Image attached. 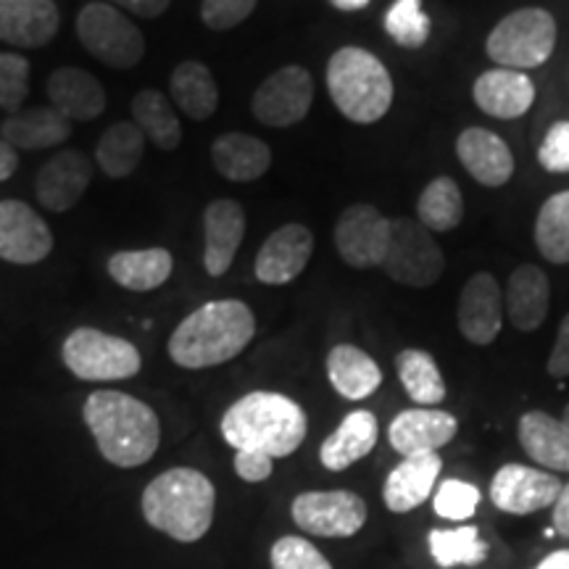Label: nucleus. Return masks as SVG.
<instances>
[{"label":"nucleus","instance_id":"1","mask_svg":"<svg viewBox=\"0 0 569 569\" xmlns=\"http://www.w3.org/2000/svg\"><path fill=\"white\" fill-rule=\"evenodd\" d=\"M82 417L101 457L113 467H140L159 451L161 422L140 398L119 390H96L84 401Z\"/></svg>","mask_w":569,"mask_h":569},{"label":"nucleus","instance_id":"2","mask_svg":"<svg viewBox=\"0 0 569 569\" xmlns=\"http://www.w3.org/2000/svg\"><path fill=\"white\" fill-rule=\"evenodd\" d=\"M256 317L238 298L209 301L177 325L169 338V356L182 369H209L232 361L251 346Z\"/></svg>","mask_w":569,"mask_h":569},{"label":"nucleus","instance_id":"3","mask_svg":"<svg viewBox=\"0 0 569 569\" xmlns=\"http://www.w3.org/2000/svg\"><path fill=\"white\" fill-rule=\"evenodd\" d=\"M309 432L306 411L293 398L253 390L232 403L222 417V436L234 451L264 453L269 459H284L296 453Z\"/></svg>","mask_w":569,"mask_h":569},{"label":"nucleus","instance_id":"4","mask_svg":"<svg viewBox=\"0 0 569 569\" xmlns=\"http://www.w3.org/2000/svg\"><path fill=\"white\" fill-rule=\"evenodd\" d=\"M213 507H217L213 482L190 467L167 469L142 490L146 522L180 543H196L209 532Z\"/></svg>","mask_w":569,"mask_h":569},{"label":"nucleus","instance_id":"5","mask_svg":"<svg viewBox=\"0 0 569 569\" xmlns=\"http://www.w3.org/2000/svg\"><path fill=\"white\" fill-rule=\"evenodd\" d=\"M327 90L332 103L353 124H375L393 106V77L386 63L365 48L346 46L327 61Z\"/></svg>","mask_w":569,"mask_h":569},{"label":"nucleus","instance_id":"6","mask_svg":"<svg viewBox=\"0 0 569 569\" xmlns=\"http://www.w3.org/2000/svg\"><path fill=\"white\" fill-rule=\"evenodd\" d=\"M557 48V21L546 9L530 6L503 17L490 30L486 53L501 69L528 71L543 67Z\"/></svg>","mask_w":569,"mask_h":569},{"label":"nucleus","instance_id":"7","mask_svg":"<svg viewBox=\"0 0 569 569\" xmlns=\"http://www.w3.org/2000/svg\"><path fill=\"white\" fill-rule=\"evenodd\" d=\"M61 359L74 377L84 382L130 380L140 372V351L130 340L109 336L96 327H77L63 340Z\"/></svg>","mask_w":569,"mask_h":569},{"label":"nucleus","instance_id":"8","mask_svg":"<svg viewBox=\"0 0 569 569\" xmlns=\"http://www.w3.org/2000/svg\"><path fill=\"white\" fill-rule=\"evenodd\" d=\"M77 38L92 59L111 69H132L146 56L142 32L109 3H88L77 13Z\"/></svg>","mask_w":569,"mask_h":569},{"label":"nucleus","instance_id":"9","mask_svg":"<svg viewBox=\"0 0 569 569\" xmlns=\"http://www.w3.org/2000/svg\"><path fill=\"white\" fill-rule=\"evenodd\" d=\"M382 269L390 280L407 288H432L446 272V256L432 232L417 219H390V243Z\"/></svg>","mask_w":569,"mask_h":569},{"label":"nucleus","instance_id":"10","mask_svg":"<svg viewBox=\"0 0 569 569\" xmlns=\"http://www.w3.org/2000/svg\"><path fill=\"white\" fill-rule=\"evenodd\" d=\"M293 522L317 538H351L365 528L367 503L351 490H309L290 507Z\"/></svg>","mask_w":569,"mask_h":569},{"label":"nucleus","instance_id":"11","mask_svg":"<svg viewBox=\"0 0 569 569\" xmlns=\"http://www.w3.org/2000/svg\"><path fill=\"white\" fill-rule=\"evenodd\" d=\"M315 103V80L303 67H282L253 92V117L267 127H293L303 122Z\"/></svg>","mask_w":569,"mask_h":569},{"label":"nucleus","instance_id":"12","mask_svg":"<svg viewBox=\"0 0 569 569\" xmlns=\"http://www.w3.org/2000/svg\"><path fill=\"white\" fill-rule=\"evenodd\" d=\"M390 243V219L375 206L353 203L340 213L336 224V248L340 259L353 269L382 267Z\"/></svg>","mask_w":569,"mask_h":569},{"label":"nucleus","instance_id":"13","mask_svg":"<svg viewBox=\"0 0 569 569\" xmlns=\"http://www.w3.org/2000/svg\"><path fill=\"white\" fill-rule=\"evenodd\" d=\"M561 486L565 482L549 469L507 465L498 469L493 482H490V501L507 515L525 517L532 515V511L553 507L561 493Z\"/></svg>","mask_w":569,"mask_h":569},{"label":"nucleus","instance_id":"14","mask_svg":"<svg viewBox=\"0 0 569 569\" xmlns=\"http://www.w3.org/2000/svg\"><path fill=\"white\" fill-rule=\"evenodd\" d=\"M53 251L51 227L24 201H0V259L9 264H40Z\"/></svg>","mask_w":569,"mask_h":569},{"label":"nucleus","instance_id":"15","mask_svg":"<svg viewBox=\"0 0 569 569\" xmlns=\"http://www.w3.org/2000/svg\"><path fill=\"white\" fill-rule=\"evenodd\" d=\"M457 322L461 336L475 346H490L503 325V293L493 274L478 272L459 293Z\"/></svg>","mask_w":569,"mask_h":569},{"label":"nucleus","instance_id":"16","mask_svg":"<svg viewBox=\"0 0 569 569\" xmlns=\"http://www.w3.org/2000/svg\"><path fill=\"white\" fill-rule=\"evenodd\" d=\"M315 253V234L303 224H282L264 240L256 256V280L264 284H288L309 267Z\"/></svg>","mask_w":569,"mask_h":569},{"label":"nucleus","instance_id":"17","mask_svg":"<svg viewBox=\"0 0 569 569\" xmlns=\"http://www.w3.org/2000/svg\"><path fill=\"white\" fill-rule=\"evenodd\" d=\"M459 422L457 417L448 415L440 409H407L401 411L388 427V440L390 446L407 457H419V453H438V448H443L457 438Z\"/></svg>","mask_w":569,"mask_h":569},{"label":"nucleus","instance_id":"18","mask_svg":"<svg viewBox=\"0 0 569 569\" xmlns=\"http://www.w3.org/2000/svg\"><path fill=\"white\" fill-rule=\"evenodd\" d=\"M92 182V163L80 151H61L46 161L40 169L34 193L48 211L63 213L74 209L88 193Z\"/></svg>","mask_w":569,"mask_h":569},{"label":"nucleus","instance_id":"19","mask_svg":"<svg viewBox=\"0 0 569 569\" xmlns=\"http://www.w3.org/2000/svg\"><path fill=\"white\" fill-rule=\"evenodd\" d=\"M203 267L211 277L230 272L238 248L246 238V211L232 198H219L203 211Z\"/></svg>","mask_w":569,"mask_h":569},{"label":"nucleus","instance_id":"20","mask_svg":"<svg viewBox=\"0 0 569 569\" xmlns=\"http://www.w3.org/2000/svg\"><path fill=\"white\" fill-rule=\"evenodd\" d=\"M457 156L475 182L486 188H501L515 174V156L507 140L486 127H467L457 138Z\"/></svg>","mask_w":569,"mask_h":569},{"label":"nucleus","instance_id":"21","mask_svg":"<svg viewBox=\"0 0 569 569\" xmlns=\"http://www.w3.org/2000/svg\"><path fill=\"white\" fill-rule=\"evenodd\" d=\"M472 98L478 109L496 119H519L536 103V84L525 71L490 69L475 80Z\"/></svg>","mask_w":569,"mask_h":569},{"label":"nucleus","instance_id":"22","mask_svg":"<svg viewBox=\"0 0 569 569\" xmlns=\"http://www.w3.org/2000/svg\"><path fill=\"white\" fill-rule=\"evenodd\" d=\"M61 13L53 0H0V40L17 48H42L56 38Z\"/></svg>","mask_w":569,"mask_h":569},{"label":"nucleus","instance_id":"23","mask_svg":"<svg viewBox=\"0 0 569 569\" xmlns=\"http://www.w3.org/2000/svg\"><path fill=\"white\" fill-rule=\"evenodd\" d=\"M48 98L56 111L77 122H92L106 111V90L96 74L77 67H61L48 77Z\"/></svg>","mask_w":569,"mask_h":569},{"label":"nucleus","instance_id":"24","mask_svg":"<svg viewBox=\"0 0 569 569\" xmlns=\"http://www.w3.org/2000/svg\"><path fill=\"white\" fill-rule=\"evenodd\" d=\"M211 163L224 180L253 182L272 167V151L261 138L246 132H224L213 140Z\"/></svg>","mask_w":569,"mask_h":569},{"label":"nucleus","instance_id":"25","mask_svg":"<svg viewBox=\"0 0 569 569\" xmlns=\"http://www.w3.org/2000/svg\"><path fill=\"white\" fill-rule=\"evenodd\" d=\"M551 284L536 264L517 267L507 284V315L519 332H536L549 317Z\"/></svg>","mask_w":569,"mask_h":569},{"label":"nucleus","instance_id":"26","mask_svg":"<svg viewBox=\"0 0 569 569\" xmlns=\"http://www.w3.org/2000/svg\"><path fill=\"white\" fill-rule=\"evenodd\" d=\"M440 469H443V459L438 453H419V457H407L398 465L393 472L388 475L386 488H382V498L386 507L396 515L417 509L430 498L432 488H436Z\"/></svg>","mask_w":569,"mask_h":569},{"label":"nucleus","instance_id":"27","mask_svg":"<svg viewBox=\"0 0 569 569\" xmlns=\"http://www.w3.org/2000/svg\"><path fill=\"white\" fill-rule=\"evenodd\" d=\"M519 446L532 461L549 472H569V427L546 411L519 417Z\"/></svg>","mask_w":569,"mask_h":569},{"label":"nucleus","instance_id":"28","mask_svg":"<svg viewBox=\"0 0 569 569\" xmlns=\"http://www.w3.org/2000/svg\"><path fill=\"white\" fill-rule=\"evenodd\" d=\"M71 134L69 119L53 106H32L11 113L0 127V138L21 151H46L61 146Z\"/></svg>","mask_w":569,"mask_h":569},{"label":"nucleus","instance_id":"29","mask_svg":"<svg viewBox=\"0 0 569 569\" xmlns=\"http://www.w3.org/2000/svg\"><path fill=\"white\" fill-rule=\"evenodd\" d=\"M377 446V417L372 411L359 409L346 415L343 422L338 425V430L319 448V459L330 472H343L359 459H365L367 453H372Z\"/></svg>","mask_w":569,"mask_h":569},{"label":"nucleus","instance_id":"30","mask_svg":"<svg viewBox=\"0 0 569 569\" xmlns=\"http://www.w3.org/2000/svg\"><path fill=\"white\" fill-rule=\"evenodd\" d=\"M327 377L346 401H361L382 386V369L372 356L348 343H340L327 353Z\"/></svg>","mask_w":569,"mask_h":569},{"label":"nucleus","instance_id":"31","mask_svg":"<svg viewBox=\"0 0 569 569\" xmlns=\"http://www.w3.org/2000/svg\"><path fill=\"white\" fill-rule=\"evenodd\" d=\"M169 92H172V103L177 109L196 122H206L219 109L217 80L201 61L177 63L172 80H169Z\"/></svg>","mask_w":569,"mask_h":569},{"label":"nucleus","instance_id":"32","mask_svg":"<svg viewBox=\"0 0 569 569\" xmlns=\"http://www.w3.org/2000/svg\"><path fill=\"white\" fill-rule=\"evenodd\" d=\"M174 259L167 248H146V251H119L109 259V274L117 284L134 293L161 288L172 277Z\"/></svg>","mask_w":569,"mask_h":569},{"label":"nucleus","instance_id":"33","mask_svg":"<svg viewBox=\"0 0 569 569\" xmlns=\"http://www.w3.org/2000/svg\"><path fill=\"white\" fill-rule=\"evenodd\" d=\"M132 119L142 138L153 142L159 151H174L182 142V127L174 106L159 90H140L132 98Z\"/></svg>","mask_w":569,"mask_h":569},{"label":"nucleus","instance_id":"34","mask_svg":"<svg viewBox=\"0 0 569 569\" xmlns=\"http://www.w3.org/2000/svg\"><path fill=\"white\" fill-rule=\"evenodd\" d=\"M146 153V138L134 122H117L101 134L96 148V161L111 180L130 177Z\"/></svg>","mask_w":569,"mask_h":569},{"label":"nucleus","instance_id":"35","mask_svg":"<svg viewBox=\"0 0 569 569\" xmlns=\"http://www.w3.org/2000/svg\"><path fill=\"white\" fill-rule=\"evenodd\" d=\"M396 369L403 390L419 407L430 409L446 398V382L438 369V361L422 348H407V351L398 353Z\"/></svg>","mask_w":569,"mask_h":569},{"label":"nucleus","instance_id":"36","mask_svg":"<svg viewBox=\"0 0 569 569\" xmlns=\"http://www.w3.org/2000/svg\"><path fill=\"white\" fill-rule=\"evenodd\" d=\"M461 217H465V198L457 180L436 177L419 196L417 222L430 232H451L459 227Z\"/></svg>","mask_w":569,"mask_h":569},{"label":"nucleus","instance_id":"37","mask_svg":"<svg viewBox=\"0 0 569 569\" xmlns=\"http://www.w3.org/2000/svg\"><path fill=\"white\" fill-rule=\"evenodd\" d=\"M430 557L438 567H480L488 559V543L480 538V530L475 525H461L453 530H432L427 538Z\"/></svg>","mask_w":569,"mask_h":569},{"label":"nucleus","instance_id":"38","mask_svg":"<svg viewBox=\"0 0 569 569\" xmlns=\"http://www.w3.org/2000/svg\"><path fill=\"white\" fill-rule=\"evenodd\" d=\"M536 246L551 264H569V190H561L540 206Z\"/></svg>","mask_w":569,"mask_h":569},{"label":"nucleus","instance_id":"39","mask_svg":"<svg viewBox=\"0 0 569 569\" xmlns=\"http://www.w3.org/2000/svg\"><path fill=\"white\" fill-rule=\"evenodd\" d=\"M386 32L407 51L422 48L430 40V17L422 9V0H396L386 13Z\"/></svg>","mask_w":569,"mask_h":569},{"label":"nucleus","instance_id":"40","mask_svg":"<svg viewBox=\"0 0 569 569\" xmlns=\"http://www.w3.org/2000/svg\"><path fill=\"white\" fill-rule=\"evenodd\" d=\"M30 96V61L19 53H0V109L17 113Z\"/></svg>","mask_w":569,"mask_h":569},{"label":"nucleus","instance_id":"41","mask_svg":"<svg viewBox=\"0 0 569 569\" xmlns=\"http://www.w3.org/2000/svg\"><path fill=\"white\" fill-rule=\"evenodd\" d=\"M480 503V490L472 482L465 480H446L440 482L432 498V509L438 517L451 519V522H465V519L475 517Z\"/></svg>","mask_w":569,"mask_h":569},{"label":"nucleus","instance_id":"42","mask_svg":"<svg viewBox=\"0 0 569 569\" xmlns=\"http://www.w3.org/2000/svg\"><path fill=\"white\" fill-rule=\"evenodd\" d=\"M272 569H332L325 553L306 538L284 536L269 551Z\"/></svg>","mask_w":569,"mask_h":569},{"label":"nucleus","instance_id":"43","mask_svg":"<svg viewBox=\"0 0 569 569\" xmlns=\"http://www.w3.org/2000/svg\"><path fill=\"white\" fill-rule=\"evenodd\" d=\"M259 0H203L201 19L213 32H227L251 17Z\"/></svg>","mask_w":569,"mask_h":569},{"label":"nucleus","instance_id":"44","mask_svg":"<svg viewBox=\"0 0 569 569\" xmlns=\"http://www.w3.org/2000/svg\"><path fill=\"white\" fill-rule=\"evenodd\" d=\"M538 163L551 174L569 172V122H557L538 148Z\"/></svg>","mask_w":569,"mask_h":569},{"label":"nucleus","instance_id":"45","mask_svg":"<svg viewBox=\"0 0 569 569\" xmlns=\"http://www.w3.org/2000/svg\"><path fill=\"white\" fill-rule=\"evenodd\" d=\"M274 459L264 457V453H251V451H238L234 453V472L240 480L246 482H264L272 478Z\"/></svg>","mask_w":569,"mask_h":569},{"label":"nucleus","instance_id":"46","mask_svg":"<svg viewBox=\"0 0 569 569\" xmlns=\"http://www.w3.org/2000/svg\"><path fill=\"white\" fill-rule=\"evenodd\" d=\"M549 375L557 377H569V315L559 322V332H557V343H553V351L549 356Z\"/></svg>","mask_w":569,"mask_h":569},{"label":"nucleus","instance_id":"47","mask_svg":"<svg viewBox=\"0 0 569 569\" xmlns=\"http://www.w3.org/2000/svg\"><path fill=\"white\" fill-rule=\"evenodd\" d=\"M111 3H117L119 9L134 13V17L156 19L169 9V3H172V0H111Z\"/></svg>","mask_w":569,"mask_h":569},{"label":"nucleus","instance_id":"48","mask_svg":"<svg viewBox=\"0 0 569 569\" xmlns=\"http://www.w3.org/2000/svg\"><path fill=\"white\" fill-rule=\"evenodd\" d=\"M553 530L559 532L561 538H569V482L561 486V493L553 503Z\"/></svg>","mask_w":569,"mask_h":569},{"label":"nucleus","instance_id":"49","mask_svg":"<svg viewBox=\"0 0 569 569\" xmlns=\"http://www.w3.org/2000/svg\"><path fill=\"white\" fill-rule=\"evenodd\" d=\"M19 169V153L11 142L0 138V182H6Z\"/></svg>","mask_w":569,"mask_h":569},{"label":"nucleus","instance_id":"50","mask_svg":"<svg viewBox=\"0 0 569 569\" xmlns=\"http://www.w3.org/2000/svg\"><path fill=\"white\" fill-rule=\"evenodd\" d=\"M536 569H569V551H553Z\"/></svg>","mask_w":569,"mask_h":569},{"label":"nucleus","instance_id":"51","mask_svg":"<svg viewBox=\"0 0 569 569\" xmlns=\"http://www.w3.org/2000/svg\"><path fill=\"white\" fill-rule=\"evenodd\" d=\"M330 3L336 6L338 11L351 13V11H361V9H367V6L372 3V0H330Z\"/></svg>","mask_w":569,"mask_h":569},{"label":"nucleus","instance_id":"52","mask_svg":"<svg viewBox=\"0 0 569 569\" xmlns=\"http://www.w3.org/2000/svg\"><path fill=\"white\" fill-rule=\"evenodd\" d=\"M561 422H565L569 427V403L565 407V417H561Z\"/></svg>","mask_w":569,"mask_h":569}]
</instances>
